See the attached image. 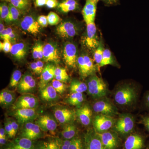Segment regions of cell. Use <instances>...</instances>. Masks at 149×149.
<instances>
[{
	"label": "cell",
	"instance_id": "obj_1",
	"mask_svg": "<svg viewBox=\"0 0 149 149\" xmlns=\"http://www.w3.org/2000/svg\"><path fill=\"white\" fill-rule=\"evenodd\" d=\"M138 97L136 88L130 84H126L120 86L116 91L114 95L115 101L121 106H129L135 102Z\"/></svg>",
	"mask_w": 149,
	"mask_h": 149
},
{
	"label": "cell",
	"instance_id": "obj_2",
	"mask_svg": "<svg viewBox=\"0 0 149 149\" xmlns=\"http://www.w3.org/2000/svg\"><path fill=\"white\" fill-rule=\"evenodd\" d=\"M88 95L93 98L99 99L105 97L108 90L106 83L101 77L96 74L91 75L87 81Z\"/></svg>",
	"mask_w": 149,
	"mask_h": 149
},
{
	"label": "cell",
	"instance_id": "obj_3",
	"mask_svg": "<svg viewBox=\"0 0 149 149\" xmlns=\"http://www.w3.org/2000/svg\"><path fill=\"white\" fill-rule=\"evenodd\" d=\"M135 123L134 118L131 115L128 113L121 114L116 121L113 130L120 135H128L133 131Z\"/></svg>",
	"mask_w": 149,
	"mask_h": 149
},
{
	"label": "cell",
	"instance_id": "obj_4",
	"mask_svg": "<svg viewBox=\"0 0 149 149\" xmlns=\"http://www.w3.org/2000/svg\"><path fill=\"white\" fill-rule=\"evenodd\" d=\"M93 104V111L97 114H102L113 117L118 114L117 108L108 99L104 97L99 99Z\"/></svg>",
	"mask_w": 149,
	"mask_h": 149
},
{
	"label": "cell",
	"instance_id": "obj_5",
	"mask_svg": "<svg viewBox=\"0 0 149 149\" xmlns=\"http://www.w3.org/2000/svg\"><path fill=\"white\" fill-rule=\"evenodd\" d=\"M77 65L80 76L83 78L95 74L97 70L93 60L87 55H83L78 57Z\"/></svg>",
	"mask_w": 149,
	"mask_h": 149
},
{
	"label": "cell",
	"instance_id": "obj_6",
	"mask_svg": "<svg viewBox=\"0 0 149 149\" xmlns=\"http://www.w3.org/2000/svg\"><path fill=\"white\" fill-rule=\"evenodd\" d=\"M115 122L113 117L102 114H97L93 120L94 130L98 133L108 131L113 127Z\"/></svg>",
	"mask_w": 149,
	"mask_h": 149
},
{
	"label": "cell",
	"instance_id": "obj_7",
	"mask_svg": "<svg viewBox=\"0 0 149 149\" xmlns=\"http://www.w3.org/2000/svg\"><path fill=\"white\" fill-rule=\"evenodd\" d=\"M39 105L37 97L31 93L22 94L13 104V109H36Z\"/></svg>",
	"mask_w": 149,
	"mask_h": 149
},
{
	"label": "cell",
	"instance_id": "obj_8",
	"mask_svg": "<svg viewBox=\"0 0 149 149\" xmlns=\"http://www.w3.org/2000/svg\"><path fill=\"white\" fill-rule=\"evenodd\" d=\"M53 113L56 120L61 125L73 122L76 118L75 111L64 107L55 108Z\"/></svg>",
	"mask_w": 149,
	"mask_h": 149
},
{
	"label": "cell",
	"instance_id": "obj_9",
	"mask_svg": "<svg viewBox=\"0 0 149 149\" xmlns=\"http://www.w3.org/2000/svg\"><path fill=\"white\" fill-rule=\"evenodd\" d=\"M12 114L19 124H23L32 122L38 117V113L35 109H20L13 110Z\"/></svg>",
	"mask_w": 149,
	"mask_h": 149
},
{
	"label": "cell",
	"instance_id": "obj_10",
	"mask_svg": "<svg viewBox=\"0 0 149 149\" xmlns=\"http://www.w3.org/2000/svg\"><path fill=\"white\" fill-rule=\"evenodd\" d=\"M99 40L97 34V27L95 22L87 24L86 35L84 40L85 45L89 49L95 50L98 47Z\"/></svg>",
	"mask_w": 149,
	"mask_h": 149
},
{
	"label": "cell",
	"instance_id": "obj_11",
	"mask_svg": "<svg viewBox=\"0 0 149 149\" xmlns=\"http://www.w3.org/2000/svg\"><path fill=\"white\" fill-rule=\"evenodd\" d=\"M63 58L68 66L75 68L77 66V49L73 43L68 42L65 44L63 49Z\"/></svg>",
	"mask_w": 149,
	"mask_h": 149
},
{
	"label": "cell",
	"instance_id": "obj_12",
	"mask_svg": "<svg viewBox=\"0 0 149 149\" xmlns=\"http://www.w3.org/2000/svg\"><path fill=\"white\" fill-rule=\"evenodd\" d=\"M78 27L72 22L65 21L61 22L57 27V34L63 38H71L76 36L78 33Z\"/></svg>",
	"mask_w": 149,
	"mask_h": 149
},
{
	"label": "cell",
	"instance_id": "obj_13",
	"mask_svg": "<svg viewBox=\"0 0 149 149\" xmlns=\"http://www.w3.org/2000/svg\"><path fill=\"white\" fill-rule=\"evenodd\" d=\"M84 143L85 149H105L98 135L94 129L88 130L85 133Z\"/></svg>",
	"mask_w": 149,
	"mask_h": 149
},
{
	"label": "cell",
	"instance_id": "obj_14",
	"mask_svg": "<svg viewBox=\"0 0 149 149\" xmlns=\"http://www.w3.org/2000/svg\"><path fill=\"white\" fill-rule=\"evenodd\" d=\"M116 133L114 131L109 130L101 133H97L105 149H117L119 147V138Z\"/></svg>",
	"mask_w": 149,
	"mask_h": 149
},
{
	"label": "cell",
	"instance_id": "obj_15",
	"mask_svg": "<svg viewBox=\"0 0 149 149\" xmlns=\"http://www.w3.org/2000/svg\"><path fill=\"white\" fill-rule=\"evenodd\" d=\"M56 120L49 115H43L37 118L35 123L44 132L53 133L56 130L57 123Z\"/></svg>",
	"mask_w": 149,
	"mask_h": 149
},
{
	"label": "cell",
	"instance_id": "obj_16",
	"mask_svg": "<svg viewBox=\"0 0 149 149\" xmlns=\"http://www.w3.org/2000/svg\"><path fill=\"white\" fill-rule=\"evenodd\" d=\"M39 126L32 122L23 124L21 131V137L31 141L36 140L42 137V133Z\"/></svg>",
	"mask_w": 149,
	"mask_h": 149
},
{
	"label": "cell",
	"instance_id": "obj_17",
	"mask_svg": "<svg viewBox=\"0 0 149 149\" xmlns=\"http://www.w3.org/2000/svg\"><path fill=\"white\" fill-rule=\"evenodd\" d=\"M36 87V82L32 74L26 73L22 76L17 86V91L22 95L31 93Z\"/></svg>",
	"mask_w": 149,
	"mask_h": 149
},
{
	"label": "cell",
	"instance_id": "obj_18",
	"mask_svg": "<svg viewBox=\"0 0 149 149\" xmlns=\"http://www.w3.org/2000/svg\"><path fill=\"white\" fill-rule=\"evenodd\" d=\"M76 118L84 126H88L92 121L93 111L88 104H83L75 110Z\"/></svg>",
	"mask_w": 149,
	"mask_h": 149
},
{
	"label": "cell",
	"instance_id": "obj_19",
	"mask_svg": "<svg viewBox=\"0 0 149 149\" xmlns=\"http://www.w3.org/2000/svg\"><path fill=\"white\" fill-rule=\"evenodd\" d=\"M97 3L87 0L82 10L83 19L86 24L95 22Z\"/></svg>",
	"mask_w": 149,
	"mask_h": 149
},
{
	"label": "cell",
	"instance_id": "obj_20",
	"mask_svg": "<svg viewBox=\"0 0 149 149\" xmlns=\"http://www.w3.org/2000/svg\"><path fill=\"white\" fill-rule=\"evenodd\" d=\"M20 27L24 31L34 35L40 33V25L31 15L24 17L20 22Z\"/></svg>",
	"mask_w": 149,
	"mask_h": 149
},
{
	"label": "cell",
	"instance_id": "obj_21",
	"mask_svg": "<svg viewBox=\"0 0 149 149\" xmlns=\"http://www.w3.org/2000/svg\"><path fill=\"white\" fill-rule=\"evenodd\" d=\"M43 59L46 62L58 63L60 61L58 49L53 44L47 43L44 47Z\"/></svg>",
	"mask_w": 149,
	"mask_h": 149
},
{
	"label": "cell",
	"instance_id": "obj_22",
	"mask_svg": "<svg viewBox=\"0 0 149 149\" xmlns=\"http://www.w3.org/2000/svg\"><path fill=\"white\" fill-rule=\"evenodd\" d=\"M145 141L143 137L138 133L130 134L127 137L123 145L124 149H143Z\"/></svg>",
	"mask_w": 149,
	"mask_h": 149
},
{
	"label": "cell",
	"instance_id": "obj_23",
	"mask_svg": "<svg viewBox=\"0 0 149 149\" xmlns=\"http://www.w3.org/2000/svg\"><path fill=\"white\" fill-rule=\"evenodd\" d=\"M55 68V67L52 64H48L45 67L40 76L39 83L40 90L45 88L49 82L54 79Z\"/></svg>",
	"mask_w": 149,
	"mask_h": 149
},
{
	"label": "cell",
	"instance_id": "obj_24",
	"mask_svg": "<svg viewBox=\"0 0 149 149\" xmlns=\"http://www.w3.org/2000/svg\"><path fill=\"white\" fill-rule=\"evenodd\" d=\"M3 149H36V148L32 141L21 137L14 140Z\"/></svg>",
	"mask_w": 149,
	"mask_h": 149
},
{
	"label": "cell",
	"instance_id": "obj_25",
	"mask_svg": "<svg viewBox=\"0 0 149 149\" xmlns=\"http://www.w3.org/2000/svg\"><path fill=\"white\" fill-rule=\"evenodd\" d=\"M40 91V97L45 101L53 102L58 100V93L52 84H48Z\"/></svg>",
	"mask_w": 149,
	"mask_h": 149
},
{
	"label": "cell",
	"instance_id": "obj_26",
	"mask_svg": "<svg viewBox=\"0 0 149 149\" xmlns=\"http://www.w3.org/2000/svg\"><path fill=\"white\" fill-rule=\"evenodd\" d=\"M15 94L14 92L8 89H3L0 93V104L5 107L13 104L15 101Z\"/></svg>",
	"mask_w": 149,
	"mask_h": 149
},
{
	"label": "cell",
	"instance_id": "obj_27",
	"mask_svg": "<svg viewBox=\"0 0 149 149\" xmlns=\"http://www.w3.org/2000/svg\"><path fill=\"white\" fill-rule=\"evenodd\" d=\"M78 129L73 122L65 124L61 131V136L65 140H71L77 136Z\"/></svg>",
	"mask_w": 149,
	"mask_h": 149
},
{
	"label": "cell",
	"instance_id": "obj_28",
	"mask_svg": "<svg viewBox=\"0 0 149 149\" xmlns=\"http://www.w3.org/2000/svg\"><path fill=\"white\" fill-rule=\"evenodd\" d=\"M10 53L17 59L21 60L27 54V47L24 43H16L13 45Z\"/></svg>",
	"mask_w": 149,
	"mask_h": 149
},
{
	"label": "cell",
	"instance_id": "obj_29",
	"mask_svg": "<svg viewBox=\"0 0 149 149\" xmlns=\"http://www.w3.org/2000/svg\"><path fill=\"white\" fill-rule=\"evenodd\" d=\"M85 100L84 95L82 93H71L66 100L67 103L70 105L80 107L83 105Z\"/></svg>",
	"mask_w": 149,
	"mask_h": 149
},
{
	"label": "cell",
	"instance_id": "obj_30",
	"mask_svg": "<svg viewBox=\"0 0 149 149\" xmlns=\"http://www.w3.org/2000/svg\"><path fill=\"white\" fill-rule=\"evenodd\" d=\"M70 93H82L88 91V85L86 83L80 80L73 79L70 85Z\"/></svg>",
	"mask_w": 149,
	"mask_h": 149
},
{
	"label": "cell",
	"instance_id": "obj_31",
	"mask_svg": "<svg viewBox=\"0 0 149 149\" xmlns=\"http://www.w3.org/2000/svg\"><path fill=\"white\" fill-rule=\"evenodd\" d=\"M58 8L63 12H69L75 10L78 8V4L75 0H65L59 4Z\"/></svg>",
	"mask_w": 149,
	"mask_h": 149
},
{
	"label": "cell",
	"instance_id": "obj_32",
	"mask_svg": "<svg viewBox=\"0 0 149 149\" xmlns=\"http://www.w3.org/2000/svg\"><path fill=\"white\" fill-rule=\"evenodd\" d=\"M115 63V62L114 58L111 52L109 49H104L101 62L99 67H102L108 65H113Z\"/></svg>",
	"mask_w": 149,
	"mask_h": 149
},
{
	"label": "cell",
	"instance_id": "obj_33",
	"mask_svg": "<svg viewBox=\"0 0 149 149\" xmlns=\"http://www.w3.org/2000/svg\"><path fill=\"white\" fill-rule=\"evenodd\" d=\"M8 5L9 7V13L7 17L5 20V21L8 23L16 21L20 16L21 13V12L19 10L14 6L11 4L9 3Z\"/></svg>",
	"mask_w": 149,
	"mask_h": 149
},
{
	"label": "cell",
	"instance_id": "obj_34",
	"mask_svg": "<svg viewBox=\"0 0 149 149\" xmlns=\"http://www.w3.org/2000/svg\"><path fill=\"white\" fill-rule=\"evenodd\" d=\"M104 49L103 42L102 40H100L98 47L95 50L94 54V61L98 66L101 62Z\"/></svg>",
	"mask_w": 149,
	"mask_h": 149
},
{
	"label": "cell",
	"instance_id": "obj_35",
	"mask_svg": "<svg viewBox=\"0 0 149 149\" xmlns=\"http://www.w3.org/2000/svg\"><path fill=\"white\" fill-rule=\"evenodd\" d=\"M22 77L21 71L18 70H15L12 74L10 82V87L11 88L17 87L19 81Z\"/></svg>",
	"mask_w": 149,
	"mask_h": 149
},
{
	"label": "cell",
	"instance_id": "obj_36",
	"mask_svg": "<svg viewBox=\"0 0 149 149\" xmlns=\"http://www.w3.org/2000/svg\"><path fill=\"white\" fill-rule=\"evenodd\" d=\"M36 149H60L56 139L44 142L39 145Z\"/></svg>",
	"mask_w": 149,
	"mask_h": 149
},
{
	"label": "cell",
	"instance_id": "obj_37",
	"mask_svg": "<svg viewBox=\"0 0 149 149\" xmlns=\"http://www.w3.org/2000/svg\"><path fill=\"white\" fill-rule=\"evenodd\" d=\"M15 34L14 32L13 29L11 27H8L5 29L2 32H1V38L4 40H8L11 42V41L15 39Z\"/></svg>",
	"mask_w": 149,
	"mask_h": 149
},
{
	"label": "cell",
	"instance_id": "obj_38",
	"mask_svg": "<svg viewBox=\"0 0 149 149\" xmlns=\"http://www.w3.org/2000/svg\"><path fill=\"white\" fill-rule=\"evenodd\" d=\"M69 149H85L84 141L80 136H75L72 139Z\"/></svg>",
	"mask_w": 149,
	"mask_h": 149
},
{
	"label": "cell",
	"instance_id": "obj_39",
	"mask_svg": "<svg viewBox=\"0 0 149 149\" xmlns=\"http://www.w3.org/2000/svg\"><path fill=\"white\" fill-rule=\"evenodd\" d=\"M29 67L34 73L37 74H41L45 68L44 63L41 61L32 63H30Z\"/></svg>",
	"mask_w": 149,
	"mask_h": 149
},
{
	"label": "cell",
	"instance_id": "obj_40",
	"mask_svg": "<svg viewBox=\"0 0 149 149\" xmlns=\"http://www.w3.org/2000/svg\"><path fill=\"white\" fill-rule=\"evenodd\" d=\"M52 85L58 94H63L66 90L67 86L63 82L54 79L52 80Z\"/></svg>",
	"mask_w": 149,
	"mask_h": 149
},
{
	"label": "cell",
	"instance_id": "obj_41",
	"mask_svg": "<svg viewBox=\"0 0 149 149\" xmlns=\"http://www.w3.org/2000/svg\"><path fill=\"white\" fill-rule=\"evenodd\" d=\"M47 18L49 24L51 25H56L61 22L62 19L57 14L51 11L48 15Z\"/></svg>",
	"mask_w": 149,
	"mask_h": 149
},
{
	"label": "cell",
	"instance_id": "obj_42",
	"mask_svg": "<svg viewBox=\"0 0 149 149\" xmlns=\"http://www.w3.org/2000/svg\"><path fill=\"white\" fill-rule=\"evenodd\" d=\"M9 13V7L6 3H1L0 6V16L2 20H5L7 17Z\"/></svg>",
	"mask_w": 149,
	"mask_h": 149
},
{
	"label": "cell",
	"instance_id": "obj_43",
	"mask_svg": "<svg viewBox=\"0 0 149 149\" xmlns=\"http://www.w3.org/2000/svg\"><path fill=\"white\" fill-rule=\"evenodd\" d=\"M5 129L8 137L10 139L14 138L12 125L11 123V119H8L5 122Z\"/></svg>",
	"mask_w": 149,
	"mask_h": 149
},
{
	"label": "cell",
	"instance_id": "obj_44",
	"mask_svg": "<svg viewBox=\"0 0 149 149\" xmlns=\"http://www.w3.org/2000/svg\"><path fill=\"white\" fill-rule=\"evenodd\" d=\"M60 149H69L72 140H65L60 139H56Z\"/></svg>",
	"mask_w": 149,
	"mask_h": 149
},
{
	"label": "cell",
	"instance_id": "obj_45",
	"mask_svg": "<svg viewBox=\"0 0 149 149\" xmlns=\"http://www.w3.org/2000/svg\"><path fill=\"white\" fill-rule=\"evenodd\" d=\"M12 46L10 41L4 40L3 42H0V49L6 53L10 52Z\"/></svg>",
	"mask_w": 149,
	"mask_h": 149
},
{
	"label": "cell",
	"instance_id": "obj_46",
	"mask_svg": "<svg viewBox=\"0 0 149 149\" xmlns=\"http://www.w3.org/2000/svg\"><path fill=\"white\" fill-rule=\"evenodd\" d=\"M5 1L7 2H8L10 3L11 4L14 6L19 10L21 12H24L28 10L24 6L17 1L16 0H5Z\"/></svg>",
	"mask_w": 149,
	"mask_h": 149
},
{
	"label": "cell",
	"instance_id": "obj_47",
	"mask_svg": "<svg viewBox=\"0 0 149 149\" xmlns=\"http://www.w3.org/2000/svg\"><path fill=\"white\" fill-rule=\"evenodd\" d=\"M37 21L40 26H42V27H47L49 24L47 17L46 15H40V16L38 17Z\"/></svg>",
	"mask_w": 149,
	"mask_h": 149
},
{
	"label": "cell",
	"instance_id": "obj_48",
	"mask_svg": "<svg viewBox=\"0 0 149 149\" xmlns=\"http://www.w3.org/2000/svg\"><path fill=\"white\" fill-rule=\"evenodd\" d=\"M68 75L66 69L60 67H56L55 69V76Z\"/></svg>",
	"mask_w": 149,
	"mask_h": 149
},
{
	"label": "cell",
	"instance_id": "obj_49",
	"mask_svg": "<svg viewBox=\"0 0 149 149\" xmlns=\"http://www.w3.org/2000/svg\"><path fill=\"white\" fill-rule=\"evenodd\" d=\"M58 0H47L46 6L49 8H53L58 6Z\"/></svg>",
	"mask_w": 149,
	"mask_h": 149
},
{
	"label": "cell",
	"instance_id": "obj_50",
	"mask_svg": "<svg viewBox=\"0 0 149 149\" xmlns=\"http://www.w3.org/2000/svg\"><path fill=\"white\" fill-rule=\"evenodd\" d=\"M141 123L144 125L145 128L149 132V115L142 117Z\"/></svg>",
	"mask_w": 149,
	"mask_h": 149
},
{
	"label": "cell",
	"instance_id": "obj_51",
	"mask_svg": "<svg viewBox=\"0 0 149 149\" xmlns=\"http://www.w3.org/2000/svg\"><path fill=\"white\" fill-rule=\"evenodd\" d=\"M54 79L58 80V81L63 82V83H64V82L66 83L70 80V77L69 75H61V76H55Z\"/></svg>",
	"mask_w": 149,
	"mask_h": 149
},
{
	"label": "cell",
	"instance_id": "obj_52",
	"mask_svg": "<svg viewBox=\"0 0 149 149\" xmlns=\"http://www.w3.org/2000/svg\"><path fill=\"white\" fill-rule=\"evenodd\" d=\"M38 48L39 43H37L33 47L32 49V56L34 59H38Z\"/></svg>",
	"mask_w": 149,
	"mask_h": 149
},
{
	"label": "cell",
	"instance_id": "obj_53",
	"mask_svg": "<svg viewBox=\"0 0 149 149\" xmlns=\"http://www.w3.org/2000/svg\"><path fill=\"white\" fill-rule=\"evenodd\" d=\"M12 125L13 129V134L15 137L16 136L17 130H18L19 125L17 123L15 120H11Z\"/></svg>",
	"mask_w": 149,
	"mask_h": 149
},
{
	"label": "cell",
	"instance_id": "obj_54",
	"mask_svg": "<svg viewBox=\"0 0 149 149\" xmlns=\"http://www.w3.org/2000/svg\"><path fill=\"white\" fill-rule=\"evenodd\" d=\"M16 1L22 5L24 6L28 9H29L30 8L31 4L29 0H16Z\"/></svg>",
	"mask_w": 149,
	"mask_h": 149
},
{
	"label": "cell",
	"instance_id": "obj_55",
	"mask_svg": "<svg viewBox=\"0 0 149 149\" xmlns=\"http://www.w3.org/2000/svg\"><path fill=\"white\" fill-rule=\"evenodd\" d=\"M47 0H35V5L37 7L46 5Z\"/></svg>",
	"mask_w": 149,
	"mask_h": 149
},
{
	"label": "cell",
	"instance_id": "obj_56",
	"mask_svg": "<svg viewBox=\"0 0 149 149\" xmlns=\"http://www.w3.org/2000/svg\"><path fill=\"white\" fill-rule=\"evenodd\" d=\"M6 136H7V133H6L5 128L1 127L0 128V138H3V137Z\"/></svg>",
	"mask_w": 149,
	"mask_h": 149
},
{
	"label": "cell",
	"instance_id": "obj_57",
	"mask_svg": "<svg viewBox=\"0 0 149 149\" xmlns=\"http://www.w3.org/2000/svg\"><path fill=\"white\" fill-rule=\"evenodd\" d=\"M7 136H5L2 138H0V144L1 146H3V145H5L7 141Z\"/></svg>",
	"mask_w": 149,
	"mask_h": 149
},
{
	"label": "cell",
	"instance_id": "obj_58",
	"mask_svg": "<svg viewBox=\"0 0 149 149\" xmlns=\"http://www.w3.org/2000/svg\"><path fill=\"white\" fill-rule=\"evenodd\" d=\"M145 104L146 106L149 108V92L147 93L145 97Z\"/></svg>",
	"mask_w": 149,
	"mask_h": 149
},
{
	"label": "cell",
	"instance_id": "obj_59",
	"mask_svg": "<svg viewBox=\"0 0 149 149\" xmlns=\"http://www.w3.org/2000/svg\"><path fill=\"white\" fill-rule=\"evenodd\" d=\"M105 2L109 4H112L117 2V0H103Z\"/></svg>",
	"mask_w": 149,
	"mask_h": 149
},
{
	"label": "cell",
	"instance_id": "obj_60",
	"mask_svg": "<svg viewBox=\"0 0 149 149\" xmlns=\"http://www.w3.org/2000/svg\"><path fill=\"white\" fill-rule=\"evenodd\" d=\"M5 29L4 28V25L1 22V24H0V33L2 32Z\"/></svg>",
	"mask_w": 149,
	"mask_h": 149
},
{
	"label": "cell",
	"instance_id": "obj_61",
	"mask_svg": "<svg viewBox=\"0 0 149 149\" xmlns=\"http://www.w3.org/2000/svg\"><path fill=\"white\" fill-rule=\"evenodd\" d=\"M86 1H87V0H86ZM90 1H94L98 3L100 0H90Z\"/></svg>",
	"mask_w": 149,
	"mask_h": 149
},
{
	"label": "cell",
	"instance_id": "obj_62",
	"mask_svg": "<svg viewBox=\"0 0 149 149\" xmlns=\"http://www.w3.org/2000/svg\"><path fill=\"white\" fill-rule=\"evenodd\" d=\"M147 149H149V146L148 147V148Z\"/></svg>",
	"mask_w": 149,
	"mask_h": 149
}]
</instances>
